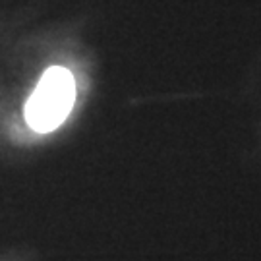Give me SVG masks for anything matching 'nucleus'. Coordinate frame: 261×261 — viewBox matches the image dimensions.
Wrapping results in <instances>:
<instances>
[{"instance_id": "f257e3e1", "label": "nucleus", "mask_w": 261, "mask_h": 261, "mask_svg": "<svg viewBox=\"0 0 261 261\" xmlns=\"http://www.w3.org/2000/svg\"><path fill=\"white\" fill-rule=\"evenodd\" d=\"M75 103V82L72 72L62 66H53L39 80L35 91L25 105L29 128L47 134L56 130L72 112Z\"/></svg>"}]
</instances>
